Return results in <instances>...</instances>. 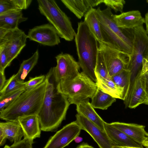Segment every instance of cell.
Listing matches in <instances>:
<instances>
[{
  "mask_svg": "<svg viewBox=\"0 0 148 148\" xmlns=\"http://www.w3.org/2000/svg\"><path fill=\"white\" fill-rule=\"evenodd\" d=\"M46 87L43 101L38 115L40 129L45 132L56 130L66 119L70 104L58 90L52 67L46 75Z\"/></svg>",
  "mask_w": 148,
  "mask_h": 148,
  "instance_id": "1",
  "label": "cell"
},
{
  "mask_svg": "<svg viewBox=\"0 0 148 148\" xmlns=\"http://www.w3.org/2000/svg\"><path fill=\"white\" fill-rule=\"evenodd\" d=\"M46 82L34 88L25 90L12 104L0 112L1 119L6 121H17L20 117L38 115L46 91Z\"/></svg>",
  "mask_w": 148,
  "mask_h": 148,
  "instance_id": "2",
  "label": "cell"
},
{
  "mask_svg": "<svg viewBox=\"0 0 148 148\" xmlns=\"http://www.w3.org/2000/svg\"><path fill=\"white\" fill-rule=\"evenodd\" d=\"M75 37L78 62L82 72L96 82L95 70L99 51L98 41L84 21L78 23Z\"/></svg>",
  "mask_w": 148,
  "mask_h": 148,
  "instance_id": "3",
  "label": "cell"
},
{
  "mask_svg": "<svg viewBox=\"0 0 148 148\" xmlns=\"http://www.w3.org/2000/svg\"><path fill=\"white\" fill-rule=\"evenodd\" d=\"M59 92L64 95L71 104H77L89 98L96 92V82L83 72L73 78L60 81L57 84Z\"/></svg>",
  "mask_w": 148,
  "mask_h": 148,
  "instance_id": "4",
  "label": "cell"
},
{
  "mask_svg": "<svg viewBox=\"0 0 148 148\" xmlns=\"http://www.w3.org/2000/svg\"><path fill=\"white\" fill-rule=\"evenodd\" d=\"M38 9L56 29L61 38L71 41L76 33L70 18L62 11L54 0H38Z\"/></svg>",
  "mask_w": 148,
  "mask_h": 148,
  "instance_id": "5",
  "label": "cell"
},
{
  "mask_svg": "<svg viewBox=\"0 0 148 148\" xmlns=\"http://www.w3.org/2000/svg\"><path fill=\"white\" fill-rule=\"evenodd\" d=\"M133 39L131 60L128 69L134 79L141 70L144 58H148V34L143 25L133 29Z\"/></svg>",
  "mask_w": 148,
  "mask_h": 148,
  "instance_id": "6",
  "label": "cell"
},
{
  "mask_svg": "<svg viewBox=\"0 0 148 148\" xmlns=\"http://www.w3.org/2000/svg\"><path fill=\"white\" fill-rule=\"evenodd\" d=\"M99 50L103 58L110 77L122 71L128 69L131 54L99 42Z\"/></svg>",
  "mask_w": 148,
  "mask_h": 148,
  "instance_id": "7",
  "label": "cell"
},
{
  "mask_svg": "<svg viewBox=\"0 0 148 148\" xmlns=\"http://www.w3.org/2000/svg\"><path fill=\"white\" fill-rule=\"evenodd\" d=\"M27 38V35L18 28L12 30L0 28V47L7 53L9 66L26 46Z\"/></svg>",
  "mask_w": 148,
  "mask_h": 148,
  "instance_id": "8",
  "label": "cell"
},
{
  "mask_svg": "<svg viewBox=\"0 0 148 148\" xmlns=\"http://www.w3.org/2000/svg\"><path fill=\"white\" fill-rule=\"evenodd\" d=\"M55 58L57 65L52 68L55 80L58 83L61 81L73 78L79 73V63L72 56L61 52Z\"/></svg>",
  "mask_w": 148,
  "mask_h": 148,
  "instance_id": "9",
  "label": "cell"
},
{
  "mask_svg": "<svg viewBox=\"0 0 148 148\" xmlns=\"http://www.w3.org/2000/svg\"><path fill=\"white\" fill-rule=\"evenodd\" d=\"M81 130L76 121L72 122L51 136L43 148H64L79 136Z\"/></svg>",
  "mask_w": 148,
  "mask_h": 148,
  "instance_id": "10",
  "label": "cell"
},
{
  "mask_svg": "<svg viewBox=\"0 0 148 148\" xmlns=\"http://www.w3.org/2000/svg\"><path fill=\"white\" fill-rule=\"evenodd\" d=\"M27 36L30 40L43 45L53 46L60 42V37L56 29L49 23L29 29Z\"/></svg>",
  "mask_w": 148,
  "mask_h": 148,
  "instance_id": "11",
  "label": "cell"
},
{
  "mask_svg": "<svg viewBox=\"0 0 148 148\" xmlns=\"http://www.w3.org/2000/svg\"><path fill=\"white\" fill-rule=\"evenodd\" d=\"M75 117L76 121L81 129L91 136L100 148H112L113 145L105 131L81 114L77 113Z\"/></svg>",
  "mask_w": 148,
  "mask_h": 148,
  "instance_id": "12",
  "label": "cell"
},
{
  "mask_svg": "<svg viewBox=\"0 0 148 148\" xmlns=\"http://www.w3.org/2000/svg\"><path fill=\"white\" fill-rule=\"evenodd\" d=\"M96 13L100 21L106 25L115 34L132 47L134 37L133 29H124L119 27L115 21L114 15L110 8L107 7L102 10L99 7L96 9Z\"/></svg>",
  "mask_w": 148,
  "mask_h": 148,
  "instance_id": "13",
  "label": "cell"
},
{
  "mask_svg": "<svg viewBox=\"0 0 148 148\" xmlns=\"http://www.w3.org/2000/svg\"><path fill=\"white\" fill-rule=\"evenodd\" d=\"M144 73L141 69L136 77L131 91L123 101L126 107L135 108L144 103L147 99L145 90Z\"/></svg>",
  "mask_w": 148,
  "mask_h": 148,
  "instance_id": "14",
  "label": "cell"
},
{
  "mask_svg": "<svg viewBox=\"0 0 148 148\" xmlns=\"http://www.w3.org/2000/svg\"><path fill=\"white\" fill-rule=\"evenodd\" d=\"M104 129L113 146L144 148L142 144L135 141L123 132L104 121Z\"/></svg>",
  "mask_w": 148,
  "mask_h": 148,
  "instance_id": "15",
  "label": "cell"
},
{
  "mask_svg": "<svg viewBox=\"0 0 148 148\" xmlns=\"http://www.w3.org/2000/svg\"><path fill=\"white\" fill-rule=\"evenodd\" d=\"M114 19L117 25L122 29H133L136 27L143 25L145 18L140 11L133 10L114 15Z\"/></svg>",
  "mask_w": 148,
  "mask_h": 148,
  "instance_id": "16",
  "label": "cell"
},
{
  "mask_svg": "<svg viewBox=\"0 0 148 148\" xmlns=\"http://www.w3.org/2000/svg\"><path fill=\"white\" fill-rule=\"evenodd\" d=\"M99 22L103 42L117 49L131 54L132 47L115 34L106 25Z\"/></svg>",
  "mask_w": 148,
  "mask_h": 148,
  "instance_id": "17",
  "label": "cell"
},
{
  "mask_svg": "<svg viewBox=\"0 0 148 148\" xmlns=\"http://www.w3.org/2000/svg\"><path fill=\"white\" fill-rule=\"evenodd\" d=\"M137 143L142 144L147 137L148 133L145 130V126L135 123L118 122L110 123Z\"/></svg>",
  "mask_w": 148,
  "mask_h": 148,
  "instance_id": "18",
  "label": "cell"
},
{
  "mask_svg": "<svg viewBox=\"0 0 148 148\" xmlns=\"http://www.w3.org/2000/svg\"><path fill=\"white\" fill-rule=\"evenodd\" d=\"M66 7L81 19L90 9L103 3V0H61Z\"/></svg>",
  "mask_w": 148,
  "mask_h": 148,
  "instance_id": "19",
  "label": "cell"
},
{
  "mask_svg": "<svg viewBox=\"0 0 148 148\" xmlns=\"http://www.w3.org/2000/svg\"><path fill=\"white\" fill-rule=\"evenodd\" d=\"M17 121L24 133V137L32 140L40 136L41 129L38 115H34L18 118Z\"/></svg>",
  "mask_w": 148,
  "mask_h": 148,
  "instance_id": "20",
  "label": "cell"
},
{
  "mask_svg": "<svg viewBox=\"0 0 148 148\" xmlns=\"http://www.w3.org/2000/svg\"><path fill=\"white\" fill-rule=\"evenodd\" d=\"M27 19V18L23 16L22 10H12L0 15V28L14 29L18 28L20 23Z\"/></svg>",
  "mask_w": 148,
  "mask_h": 148,
  "instance_id": "21",
  "label": "cell"
},
{
  "mask_svg": "<svg viewBox=\"0 0 148 148\" xmlns=\"http://www.w3.org/2000/svg\"><path fill=\"white\" fill-rule=\"evenodd\" d=\"M87 99L76 105L77 113L81 114L92 122L101 130L105 131L104 125V121L99 116L89 101Z\"/></svg>",
  "mask_w": 148,
  "mask_h": 148,
  "instance_id": "22",
  "label": "cell"
},
{
  "mask_svg": "<svg viewBox=\"0 0 148 148\" xmlns=\"http://www.w3.org/2000/svg\"><path fill=\"white\" fill-rule=\"evenodd\" d=\"M0 127L3 130L7 138L14 143L20 141L24 136L23 131L17 121L1 122Z\"/></svg>",
  "mask_w": 148,
  "mask_h": 148,
  "instance_id": "23",
  "label": "cell"
},
{
  "mask_svg": "<svg viewBox=\"0 0 148 148\" xmlns=\"http://www.w3.org/2000/svg\"><path fill=\"white\" fill-rule=\"evenodd\" d=\"M112 81L120 89L122 100L124 101L129 90L131 81V72L128 69H124L111 77Z\"/></svg>",
  "mask_w": 148,
  "mask_h": 148,
  "instance_id": "24",
  "label": "cell"
},
{
  "mask_svg": "<svg viewBox=\"0 0 148 148\" xmlns=\"http://www.w3.org/2000/svg\"><path fill=\"white\" fill-rule=\"evenodd\" d=\"M84 21L98 42H103L100 22L96 13V9L92 8L84 15Z\"/></svg>",
  "mask_w": 148,
  "mask_h": 148,
  "instance_id": "25",
  "label": "cell"
},
{
  "mask_svg": "<svg viewBox=\"0 0 148 148\" xmlns=\"http://www.w3.org/2000/svg\"><path fill=\"white\" fill-rule=\"evenodd\" d=\"M90 104L94 108L107 110L116 101V98L107 93L98 87L92 98Z\"/></svg>",
  "mask_w": 148,
  "mask_h": 148,
  "instance_id": "26",
  "label": "cell"
},
{
  "mask_svg": "<svg viewBox=\"0 0 148 148\" xmlns=\"http://www.w3.org/2000/svg\"><path fill=\"white\" fill-rule=\"evenodd\" d=\"M39 57V52L37 49L30 58L23 61L16 74L18 81L21 83L25 82L24 80L28 74L37 64Z\"/></svg>",
  "mask_w": 148,
  "mask_h": 148,
  "instance_id": "27",
  "label": "cell"
},
{
  "mask_svg": "<svg viewBox=\"0 0 148 148\" xmlns=\"http://www.w3.org/2000/svg\"><path fill=\"white\" fill-rule=\"evenodd\" d=\"M95 73L96 78V82L106 81L111 79L103 58L99 50Z\"/></svg>",
  "mask_w": 148,
  "mask_h": 148,
  "instance_id": "28",
  "label": "cell"
},
{
  "mask_svg": "<svg viewBox=\"0 0 148 148\" xmlns=\"http://www.w3.org/2000/svg\"><path fill=\"white\" fill-rule=\"evenodd\" d=\"M25 82L21 83L17 79L16 74L13 75L6 80L2 89L0 90V96L3 95L14 91L25 89Z\"/></svg>",
  "mask_w": 148,
  "mask_h": 148,
  "instance_id": "29",
  "label": "cell"
},
{
  "mask_svg": "<svg viewBox=\"0 0 148 148\" xmlns=\"http://www.w3.org/2000/svg\"><path fill=\"white\" fill-rule=\"evenodd\" d=\"M25 91L24 89H22L0 96V112L13 103Z\"/></svg>",
  "mask_w": 148,
  "mask_h": 148,
  "instance_id": "30",
  "label": "cell"
},
{
  "mask_svg": "<svg viewBox=\"0 0 148 148\" xmlns=\"http://www.w3.org/2000/svg\"><path fill=\"white\" fill-rule=\"evenodd\" d=\"M103 3L115 12L122 13L125 1L123 0H103Z\"/></svg>",
  "mask_w": 148,
  "mask_h": 148,
  "instance_id": "31",
  "label": "cell"
},
{
  "mask_svg": "<svg viewBox=\"0 0 148 148\" xmlns=\"http://www.w3.org/2000/svg\"><path fill=\"white\" fill-rule=\"evenodd\" d=\"M46 75H44L30 77L29 80L25 82V90H29L38 86L45 81Z\"/></svg>",
  "mask_w": 148,
  "mask_h": 148,
  "instance_id": "32",
  "label": "cell"
},
{
  "mask_svg": "<svg viewBox=\"0 0 148 148\" xmlns=\"http://www.w3.org/2000/svg\"><path fill=\"white\" fill-rule=\"evenodd\" d=\"M14 10H19L17 8L12 0H0V15Z\"/></svg>",
  "mask_w": 148,
  "mask_h": 148,
  "instance_id": "33",
  "label": "cell"
},
{
  "mask_svg": "<svg viewBox=\"0 0 148 148\" xmlns=\"http://www.w3.org/2000/svg\"><path fill=\"white\" fill-rule=\"evenodd\" d=\"M33 140L24 137V139L20 141L14 143L10 146V148H33Z\"/></svg>",
  "mask_w": 148,
  "mask_h": 148,
  "instance_id": "34",
  "label": "cell"
},
{
  "mask_svg": "<svg viewBox=\"0 0 148 148\" xmlns=\"http://www.w3.org/2000/svg\"><path fill=\"white\" fill-rule=\"evenodd\" d=\"M8 57L5 49L0 47V72H5V69L9 66Z\"/></svg>",
  "mask_w": 148,
  "mask_h": 148,
  "instance_id": "35",
  "label": "cell"
},
{
  "mask_svg": "<svg viewBox=\"0 0 148 148\" xmlns=\"http://www.w3.org/2000/svg\"><path fill=\"white\" fill-rule=\"evenodd\" d=\"M13 3L18 10H22L27 9L30 5L32 0H12Z\"/></svg>",
  "mask_w": 148,
  "mask_h": 148,
  "instance_id": "36",
  "label": "cell"
},
{
  "mask_svg": "<svg viewBox=\"0 0 148 148\" xmlns=\"http://www.w3.org/2000/svg\"><path fill=\"white\" fill-rule=\"evenodd\" d=\"M7 138L3 130L0 127V145L3 146L5 144Z\"/></svg>",
  "mask_w": 148,
  "mask_h": 148,
  "instance_id": "37",
  "label": "cell"
},
{
  "mask_svg": "<svg viewBox=\"0 0 148 148\" xmlns=\"http://www.w3.org/2000/svg\"><path fill=\"white\" fill-rule=\"evenodd\" d=\"M6 80L5 72H0V90L3 88Z\"/></svg>",
  "mask_w": 148,
  "mask_h": 148,
  "instance_id": "38",
  "label": "cell"
},
{
  "mask_svg": "<svg viewBox=\"0 0 148 148\" xmlns=\"http://www.w3.org/2000/svg\"><path fill=\"white\" fill-rule=\"evenodd\" d=\"M145 82V90L148 98V72L143 74Z\"/></svg>",
  "mask_w": 148,
  "mask_h": 148,
  "instance_id": "39",
  "label": "cell"
},
{
  "mask_svg": "<svg viewBox=\"0 0 148 148\" xmlns=\"http://www.w3.org/2000/svg\"><path fill=\"white\" fill-rule=\"evenodd\" d=\"M145 24L146 25V31L148 34V11L145 14Z\"/></svg>",
  "mask_w": 148,
  "mask_h": 148,
  "instance_id": "40",
  "label": "cell"
},
{
  "mask_svg": "<svg viewBox=\"0 0 148 148\" xmlns=\"http://www.w3.org/2000/svg\"><path fill=\"white\" fill-rule=\"evenodd\" d=\"M76 148H94L87 143H83L79 145Z\"/></svg>",
  "mask_w": 148,
  "mask_h": 148,
  "instance_id": "41",
  "label": "cell"
},
{
  "mask_svg": "<svg viewBox=\"0 0 148 148\" xmlns=\"http://www.w3.org/2000/svg\"><path fill=\"white\" fill-rule=\"evenodd\" d=\"M83 140V138L80 137L78 136L74 140L75 142L77 143H79L81 142Z\"/></svg>",
  "mask_w": 148,
  "mask_h": 148,
  "instance_id": "42",
  "label": "cell"
},
{
  "mask_svg": "<svg viewBox=\"0 0 148 148\" xmlns=\"http://www.w3.org/2000/svg\"><path fill=\"white\" fill-rule=\"evenodd\" d=\"M112 148H141L126 147H119V146H113L112 147Z\"/></svg>",
  "mask_w": 148,
  "mask_h": 148,
  "instance_id": "43",
  "label": "cell"
},
{
  "mask_svg": "<svg viewBox=\"0 0 148 148\" xmlns=\"http://www.w3.org/2000/svg\"><path fill=\"white\" fill-rule=\"evenodd\" d=\"M143 145L146 148H148V141L145 140L143 143Z\"/></svg>",
  "mask_w": 148,
  "mask_h": 148,
  "instance_id": "44",
  "label": "cell"
},
{
  "mask_svg": "<svg viewBox=\"0 0 148 148\" xmlns=\"http://www.w3.org/2000/svg\"><path fill=\"white\" fill-rule=\"evenodd\" d=\"M144 104L148 105V98L145 101L144 103Z\"/></svg>",
  "mask_w": 148,
  "mask_h": 148,
  "instance_id": "45",
  "label": "cell"
},
{
  "mask_svg": "<svg viewBox=\"0 0 148 148\" xmlns=\"http://www.w3.org/2000/svg\"><path fill=\"white\" fill-rule=\"evenodd\" d=\"M3 148H10V146L7 145H6Z\"/></svg>",
  "mask_w": 148,
  "mask_h": 148,
  "instance_id": "46",
  "label": "cell"
},
{
  "mask_svg": "<svg viewBox=\"0 0 148 148\" xmlns=\"http://www.w3.org/2000/svg\"><path fill=\"white\" fill-rule=\"evenodd\" d=\"M145 140L148 141V133L147 135V137Z\"/></svg>",
  "mask_w": 148,
  "mask_h": 148,
  "instance_id": "47",
  "label": "cell"
},
{
  "mask_svg": "<svg viewBox=\"0 0 148 148\" xmlns=\"http://www.w3.org/2000/svg\"><path fill=\"white\" fill-rule=\"evenodd\" d=\"M147 3H148V0L147 1Z\"/></svg>",
  "mask_w": 148,
  "mask_h": 148,
  "instance_id": "48",
  "label": "cell"
},
{
  "mask_svg": "<svg viewBox=\"0 0 148 148\" xmlns=\"http://www.w3.org/2000/svg\"><path fill=\"white\" fill-rule=\"evenodd\" d=\"M147 59L148 60V58H147Z\"/></svg>",
  "mask_w": 148,
  "mask_h": 148,
  "instance_id": "49",
  "label": "cell"
},
{
  "mask_svg": "<svg viewBox=\"0 0 148 148\" xmlns=\"http://www.w3.org/2000/svg\"></svg>",
  "mask_w": 148,
  "mask_h": 148,
  "instance_id": "50",
  "label": "cell"
}]
</instances>
